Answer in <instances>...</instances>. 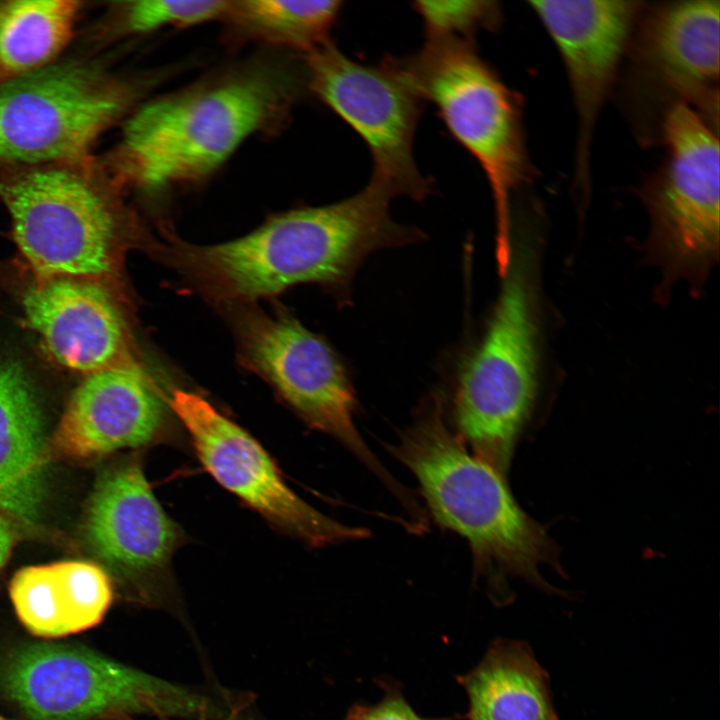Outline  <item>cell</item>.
Returning <instances> with one entry per match:
<instances>
[{
    "instance_id": "6da1fadb",
    "label": "cell",
    "mask_w": 720,
    "mask_h": 720,
    "mask_svg": "<svg viewBox=\"0 0 720 720\" xmlns=\"http://www.w3.org/2000/svg\"><path fill=\"white\" fill-rule=\"evenodd\" d=\"M393 197L388 187L370 180L349 198L287 211L238 239L182 248L181 258L210 290L227 298L255 299L312 282L345 302L368 255L423 238L421 231L392 220Z\"/></svg>"
},
{
    "instance_id": "7a4b0ae2",
    "label": "cell",
    "mask_w": 720,
    "mask_h": 720,
    "mask_svg": "<svg viewBox=\"0 0 720 720\" xmlns=\"http://www.w3.org/2000/svg\"><path fill=\"white\" fill-rule=\"evenodd\" d=\"M390 449L416 477L436 521L467 540L495 603L512 598L506 577L561 595L540 572L545 564L557 566L552 539L521 509L504 475L469 453L451 431L441 397L432 395L424 402Z\"/></svg>"
},
{
    "instance_id": "3957f363",
    "label": "cell",
    "mask_w": 720,
    "mask_h": 720,
    "mask_svg": "<svg viewBox=\"0 0 720 720\" xmlns=\"http://www.w3.org/2000/svg\"><path fill=\"white\" fill-rule=\"evenodd\" d=\"M296 92L291 72L263 64L153 100L126 122L108 171L147 191L199 180L281 121Z\"/></svg>"
},
{
    "instance_id": "277c9868",
    "label": "cell",
    "mask_w": 720,
    "mask_h": 720,
    "mask_svg": "<svg viewBox=\"0 0 720 720\" xmlns=\"http://www.w3.org/2000/svg\"><path fill=\"white\" fill-rule=\"evenodd\" d=\"M121 185L90 158L37 166H1L0 199L35 282H97L115 267L123 229Z\"/></svg>"
},
{
    "instance_id": "5b68a950",
    "label": "cell",
    "mask_w": 720,
    "mask_h": 720,
    "mask_svg": "<svg viewBox=\"0 0 720 720\" xmlns=\"http://www.w3.org/2000/svg\"><path fill=\"white\" fill-rule=\"evenodd\" d=\"M532 248H511L485 333L463 361L454 395L457 434L472 454L505 476L538 387V327Z\"/></svg>"
},
{
    "instance_id": "8992f818",
    "label": "cell",
    "mask_w": 720,
    "mask_h": 720,
    "mask_svg": "<svg viewBox=\"0 0 720 720\" xmlns=\"http://www.w3.org/2000/svg\"><path fill=\"white\" fill-rule=\"evenodd\" d=\"M385 60L437 108L451 135L479 163L495 203L497 248L507 249L511 193L529 176L517 97L469 39L427 37L416 53Z\"/></svg>"
},
{
    "instance_id": "52a82bcc",
    "label": "cell",
    "mask_w": 720,
    "mask_h": 720,
    "mask_svg": "<svg viewBox=\"0 0 720 720\" xmlns=\"http://www.w3.org/2000/svg\"><path fill=\"white\" fill-rule=\"evenodd\" d=\"M0 689L30 720L194 716L210 700L85 647L33 643L0 657Z\"/></svg>"
},
{
    "instance_id": "ba28073f",
    "label": "cell",
    "mask_w": 720,
    "mask_h": 720,
    "mask_svg": "<svg viewBox=\"0 0 720 720\" xmlns=\"http://www.w3.org/2000/svg\"><path fill=\"white\" fill-rule=\"evenodd\" d=\"M133 98L127 83L75 62L50 64L0 86V166L90 158L97 138Z\"/></svg>"
},
{
    "instance_id": "9c48e42d",
    "label": "cell",
    "mask_w": 720,
    "mask_h": 720,
    "mask_svg": "<svg viewBox=\"0 0 720 720\" xmlns=\"http://www.w3.org/2000/svg\"><path fill=\"white\" fill-rule=\"evenodd\" d=\"M660 131L665 159L640 190L650 251L670 277L702 280L719 255L718 132L683 103L662 114Z\"/></svg>"
},
{
    "instance_id": "30bf717a",
    "label": "cell",
    "mask_w": 720,
    "mask_h": 720,
    "mask_svg": "<svg viewBox=\"0 0 720 720\" xmlns=\"http://www.w3.org/2000/svg\"><path fill=\"white\" fill-rule=\"evenodd\" d=\"M241 349L249 365L311 427L334 437L397 497L405 509L413 495L386 470L354 422L356 398L333 349L289 316L248 312L239 321Z\"/></svg>"
},
{
    "instance_id": "8fae6325",
    "label": "cell",
    "mask_w": 720,
    "mask_h": 720,
    "mask_svg": "<svg viewBox=\"0 0 720 720\" xmlns=\"http://www.w3.org/2000/svg\"><path fill=\"white\" fill-rule=\"evenodd\" d=\"M311 91L364 140L373 159L371 179L395 196L423 200L431 182L419 171L413 141L421 98L386 62H356L329 40L306 53Z\"/></svg>"
},
{
    "instance_id": "7c38bea8",
    "label": "cell",
    "mask_w": 720,
    "mask_h": 720,
    "mask_svg": "<svg viewBox=\"0 0 720 720\" xmlns=\"http://www.w3.org/2000/svg\"><path fill=\"white\" fill-rule=\"evenodd\" d=\"M168 404L213 478L282 530L312 547L368 537L366 528L343 524L302 500L263 447L202 397L176 390Z\"/></svg>"
},
{
    "instance_id": "4fadbf2b",
    "label": "cell",
    "mask_w": 720,
    "mask_h": 720,
    "mask_svg": "<svg viewBox=\"0 0 720 720\" xmlns=\"http://www.w3.org/2000/svg\"><path fill=\"white\" fill-rule=\"evenodd\" d=\"M85 534L96 557L135 601L150 606L167 601L180 530L139 461L125 460L100 475L88 502Z\"/></svg>"
},
{
    "instance_id": "5bb4252c",
    "label": "cell",
    "mask_w": 720,
    "mask_h": 720,
    "mask_svg": "<svg viewBox=\"0 0 720 720\" xmlns=\"http://www.w3.org/2000/svg\"><path fill=\"white\" fill-rule=\"evenodd\" d=\"M562 57L577 117L575 189L590 192V154L599 113L642 12L638 1H529Z\"/></svg>"
},
{
    "instance_id": "9a60e30c",
    "label": "cell",
    "mask_w": 720,
    "mask_h": 720,
    "mask_svg": "<svg viewBox=\"0 0 720 720\" xmlns=\"http://www.w3.org/2000/svg\"><path fill=\"white\" fill-rule=\"evenodd\" d=\"M634 64L645 81L683 103L718 132L720 1L688 0L652 8L641 19Z\"/></svg>"
},
{
    "instance_id": "2e32d148",
    "label": "cell",
    "mask_w": 720,
    "mask_h": 720,
    "mask_svg": "<svg viewBox=\"0 0 720 720\" xmlns=\"http://www.w3.org/2000/svg\"><path fill=\"white\" fill-rule=\"evenodd\" d=\"M162 394L137 361L85 375L50 439L73 460L95 459L159 440L166 425Z\"/></svg>"
},
{
    "instance_id": "e0dca14e",
    "label": "cell",
    "mask_w": 720,
    "mask_h": 720,
    "mask_svg": "<svg viewBox=\"0 0 720 720\" xmlns=\"http://www.w3.org/2000/svg\"><path fill=\"white\" fill-rule=\"evenodd\" d=\"M29 326L61 366L88 375L134 361L128 329L97 282H34L23 299Z\"/></svg>"
},
{
    "instance_id": "ac0fdd59",
    "label": "cell",
    "mask_w": 720,
    "mask_h": 720,
    "mask_svg": "<svg viewBox=\"0 0 720 720\" xmlns=\"http://www.w3.org/2000/svg\"><path fill=\"white\" fill-rule=\"evenodd\" d=\"M50 440L37 393L24 368L0 360V512L38 529L48 496Z\"/></svg>"
},
{
    "instance_id": "d6986e66",
    "label": "cell",
    "mask_w": 720,
    "mask_h": 720,
    "mask_svg": "<svg viewBox=\"0 0 720 720\" xmlns=\"http://www.w3.org/2000/svg\"><path fill=\"white\" fill-rule=\"evenodd\" d=\"M9 594L24 627L42 638L82 632L99 624L113 602L107 572L88 561H60L18 570Z\"/></svg>"
},
{
    "instance_id": "ffe728a7",
    "label": "cell",
    "mask_w": 720,
    "mask_h": 720,
    "mask_svg": "<svg viewBox=\"0 0 720 720\" xmlns=\"http://www.w3.org/2000/svg\"><path fill=\"white\" fill-rule=\"evenodd\" d=\"M468 697L467 720H560L547 671L531 646L494 640L481 661L456 678Z\"/></svg>"
},
{
    "instance_id": "44dd1931",
    "label": "cell",
    "mask_w": 720,
    "mask_h": 720,
    "mask_svg": "<svg viewBox=\"0 0 720 720\" xmlns=\"http://www.w3.org/2000/svg\"><path fill=\"white\" fill-rule=\"evenodd\" d=\"M81 10L72 0L1 1L0 86L52 64Z\"/></svg>"
},
{
    "instance_id": "7402d4cb",
    "label": "cell",
    "mask_w": 720,
    "mask_h": 720,
    "mask_svg": "<svg viewBox=\"0 0 720 720\" xmlns=\"http://www.w3.org/2000/svg\"><path fill=\"white\" fill-rule=\"evenodd\" d=\"M342 1H229L226 20L242 36L306 53L328 41Z\"/></svg>"
},
{
    "instance_id": "603a6c76",
    "label": "cell",
    "mask_w": 720,
    "mask_h": 720,
    "mask_svg": "<svg viewBox=\"0 0 720 720\" xmlns=\"http://www.w3.org/2000/svg\"><path fill=\"white\" fill-rule=\"evenodd\" d=\"M229 1L140 0L119 4L117 26L122 34H145L165 27H188L222 19Z\"/></svg>"
},
{
    "instance_id": "cb8c5ba5",
    "label": "cell",
    "mask_w": 720,
    "mask_h": 720,
    "mask_svg": "<svg viewBox=\"0 0 720 720\" xmlns=\"http://www.w3.org/2000/svg\"><path fill=\"white\" fill-rule=\"evenodd\" d=\"M427 37H456L473 40L481 29H494L501 13L495 1H416Z\"/></svg>"
},
{
    "instance_id": "d4e9b609",
    "label": "cell",
    "mask_w": 720,
    "mask_h": 720,
    "mask_svg": "<svg viewBox=\"0 0 720 720\" xmlns=\"http://www.w3.org/2000/svg\"><path fill=\"white\" fill-rule=\"evenodd\" d=\"M377 683L384 691L381 700L374 704H353L344 720H454L458 717H422L405 699L399 683L391 680H380Z\"/></svg>"
},
{
    "instance_id": "484cf974",
    "label": "cell",
    "mask_w": 720,
    "mask_h": 720,
    "mask_svg": "<svg viewBox=\"0 0 720 720\" xmlns=\"http://www.w3.org/2000/svg\"><path fill=\"white\" fill-rule=\"evenodd\" d=\"M14 524L0 512V569L7 562L15 543Z\"/></svg>"
},
{
    "instance_id": "4316f807",
    "label": "cell",
    "mask_w": 720,
    "mask_h": 720,
    "mask_svg": "<svg viewBox=\"0 0 720 720\" xmlns=\"http://www.w3.org/2000/svg\"><path fill=\"white\" fill-rule=\"evenodd\" d=\"M247 704L248 699H246L245 701L237 702L227 714L226 718L223 720H236L240 712L247 706ZM212 712H215L212 707H204L200 710L195 720H209L210 714ZM156 716L158 720H170L169 716L162 713H159ZM110 720H134V718L131 715L127 714H117L113 716Z\"/></svg>"
},
{
    "instance_id": "83f0119b",
    "label": "cell",
    "mask_w": 720,
    "mask_h": 720,
    "mask_svg": "<svg viewBox=\"0 0 720 720\" xmlns=\"http://www.w3.org/2000/svg\"><path fill=\"white\" fill-rule=\"evenodd\" d=\"M0 720H10V719H7V718L3 717L2 715H0Z\"/></svg>"
}]
</instances>
